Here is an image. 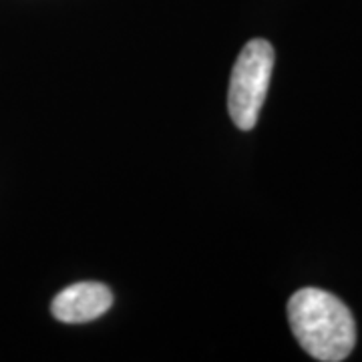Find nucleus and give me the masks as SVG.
I'll return each instance as SVG.
<instances>
[{
    "label": "nucleus",
    "mask_w": 362,
    "mask_h": 362,
    "mask_svg": "<svg viewBox=\"0 0 362 362\" xmlns=\"http://www.w3.org/2000/svg\"><path fill=\"white\" fill-rule=\"evenodd\" d=\"M288 320L312 358L340 362L356 344V324L342 300L320 288H302L288 302Z\"/></svg>",
    "instance_id": "nucleus-1"
},
{
    "label": "nucleus",
    "mask_w": 362,
    "mask_h": 362,
    "mask_svg": "<svg viewBox=\"0 0 362 362\" xmlns=\"http://www.w3.org/2000/svg\"><path fill=\"white\" fill-rule=\"evenodd\" d=\"M272 69L274 49L270 42L264 39L250 40L233 65L228 90V111L238 129L250 131L258 123L270 87Z\"/></svg>",
    "instance_id": "nucleus-2"
},
{
    "label": "nucleus",
    "mask_w": 362,
    "mask_h": 362,
    "mask_svg": "<svg viewBox=\"0 0 362 362\" xmlns=\"http://www.w3.org/2000/svg\"><path fill=\"white\" fill-rule=\"evenodd\" d=\"M113 294L99 282H81L65 288L52 300L51 312L57 320L66 324L90 322L111 308Z\"/></svg>",
    "instance_id": "nucleus-3"
}]
</instances>
